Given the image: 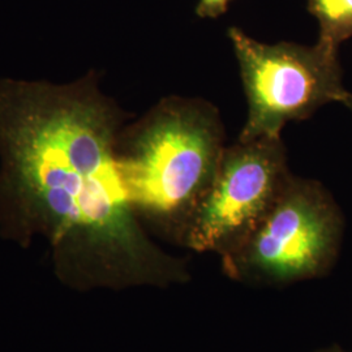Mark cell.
Masks as SVG:
<instances>
[{
    "label": "cell",
    "mask_w": 352,
    "mask_h": 352,
    "mask_svg": "<svg viewBox=\"0 0 352 352\" xmlns=\"http://www.w3.org/2000/svg\"><path fill=\"white\" fill-rule=\"evenodd\" d=\"M123 119L93 71L68 84L0 78V202L106 283H188V263L140 225L118 160Z\"/></svg>",
    "instance_id": "6da1fadb"
},
{
    "label": "cell",
    "mask_w": 352,
    "mask_h": 352,
    "mask_svg": "<svg viewBox=\"0 0 352 352\" xmlns=\"http://www.w3.org/2000/svg\"><path fill=\"white\" fill-rule=\"evenodd\" d=\"M225 149L219 113L202 100L164 98L123 128L118 160L139 218L180 241Z\"/></svg>",
    "instance_id": "7a4b0ae2"
},
{
    "label": "cell",
    "mask_w": 352,
    "mask_h": 352,
    "mask_svg": "<svg viewBox=\"0 0 352 352\" xmlns=\"http://www.w3.org/2000/svg\"><path fill=\"white\" fill-rule=\"evenodd\" d=\"M344 215L320 182L292 175L261 223L221 258L231 280L285 287L327 277L340 258Z\"/></svg>",
    "instance_id": "3957f363"
},
{
    "label": "cell",
    "mask_w": 352,
    "mask_h": 352,
    "mask_svg": "<svg viewBox=\"0 0 352 352\" xmlns=\"http://www.w3.org/2000/svg\"><path fill=\"white\" fill-rule=\"evenodd\" d=\"M228 38L239 64L248 115L238 141L282 138L289 122L311 118L322 106L340 103L349 90L342 82L338 49L317 41L269 45L238 28Z\"/></svg>",
    "instance_id": "277c9868"
},
{
    "label": "cell",
    "mask_w": 352,
    "mask_h": 352,
    "mask_svg": "<svg viewBox=\"0 0 352 352\" xmlns=\"http://www.w3.org/2000/svg\"><path fill=\"white\" fill-rule=\"evenodd\" d=\"M289 176L282 138L236 141L223 151L213 183L179 243L221 258L236 251L269 213Z\"/></svg>",
    "instance_id": "5b68a950"
},
{
    "label": "cell",
    "mask_w": 352,
    "mask_h": 352,
    "mask_svg": "<svg viewBox=\"0 0 352 352\" xmlns=\"http://www.w3.org/2000/svg\"><path fill=\"white\" fill-rule=\"evenodd\" d=\"M320 26L318 42L338 49L352 38V0H308Z\"/></svg>",
    "instance_id": "8992f818"
},
{
    "label": "cell",
    "mask_w": 352,
    "mask_h": 352,
    "mask_svg": "<svg viewBox=\"0 0 352 352\" xmlns=\"http://www.w3.org/2000/svg\"><path fill=\"white\" fill-rule=\"evenodd\" d=\"M230 0H199L196 13L201 19H215L226 12Z\"/></svg>",
    "instance_id": "52a82bcc"
},
{
    "label": "cell",
    "mask_w": 352,
    "mask_h": 352,
    "mask_svg": "<svg viewBox=\"0 0 352 352\" xmlns=\"http://www.w3.org/2000/svg\"><path fill=\"white\" fill-rule=\"evenodd\" d=\"M315 352H352L350 350H344L340 344H330L327 347H322Z\"/></svg>",
    "instance_id": "ba28073f"
},
{
    "label": "cell",
    "mask_w": 352,
    "mask_h": 352,
    "mask_svg": "<svg viewBox=\"0 0 352 352\" xmlns=\"http://www.w3.org/2000/svg\"><path fill=\"white\" fill-rule=\"evenodd\" d=\"M340 104H343L350 113H352V93L347 91V94L343 97V100L340 101Z\"/></svg>",
    "instance_id": "9c48e42d"
}]
</instances>
